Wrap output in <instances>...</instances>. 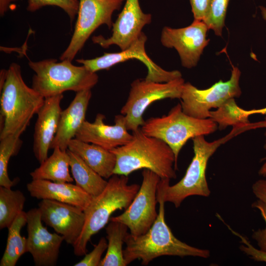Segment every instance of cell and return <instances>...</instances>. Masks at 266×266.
Here are the masks:
<instances>
[{"instance_id": "cell-28", "label": "cell", "mask_w": 266, "mask_h": 266, "mask_svg": "<svg viewBox=\"0 0 266 266\" xmlns=\"http://www.w3.org/2000/svg\"><path fill=\"white\" fill-rule=\"evenodd\" d=\"M26 129L23 128L0 139V186L11 188L15 184L9 177L7 167L10 158L18 154L22 146L20 136Z\"/></svg>"}, {"instance_id": "cell-7", "label": "cell", "mask_w": 266, "mask_h": 266, "mask_svg": "<svg viewBox=\"0 0 266 266\" xmlns=\"http://www.w3.org/2000/svg\"><path fill=\"white\" fill-rule=\"evenodd\" d=\"M243 128H233L229 135L213 142L207 141L204 135L192 138L194 156L183 177L176 184L170 186L169 179H166L164 191L165 202H170L176 208L183 201L192 196L208 197L210 191L206 179L208 161L217 148L231 138Z\"/></svg>"}, {"instance_id": "cell-1", "label": "cell", "mask_w": 266, "mask_h": 266, "mask_svg": "<svg viewBox=\"0 0 266 266\" xmlns=\"http://www.w3.org/2000/svg\"><path fill=\"white\" fill-rule=\"evenodd\" d=\"M166 179H161L157 187V198L159 204L158 216L150 229L144 234L134 236L128 233L123 250L126 266L134 260L148 265L154 259L163 256H186L207 258L210 251L192 246L177 239L166 223L165 216L164 191Z\"/></svg>"}, {"instance_id": "cell-22", "label": "cell", "mask_w": 266, "mask_h": 266, "mask_svg": "<svg viewBox=\"0 0 266 266\" xmlns=\"http://www.w3.org/2000/svg\"><path fill=\"white\" fill-rule=\"evenodd\" d=\"M69 156L59 147L53 148L52 155L30 174L33 180L43 179L54 182H71L73 178L69 172Z\"/></svg>"}, {"instance_id": "cell-2", "label": "cell", "mask_w": 266, "mask_h": 266, "mask_svg": "<svg viewBox=\"0 0 266 266\" xmlns=\"http://www.w3.org/2000/svg\"><path fill=\"white\" fill-rule=\"evenodd\" d=\"M132 135L126 144L110 150L116 157L114 174L128 176L135 170L147 169L161 179L176 178L175 156L166 143L145 134L140 128Z\"/></svg>"}, {"instance_id": "cell-20", "label": "cell", "mask_w": 266, "mask_h": 266, "mask_svg": "<svg viewBox=\"0 0 266 266\" xmlns=\"http://www.w3.org/2000/svg\"><path fill=\"white\" fill-rule=\"evenodd\" d=\"M31 196L40 200H51L74 205L83 211L93 197L76 185L69 182H54L33 180L27 184Z\"/></svg>"}, {"instance_id": "cell-21", "label": "cell", "mask_w": 266, "mask_h": 266, "mask_svg": "<svg viewBox=\"0 0 266 266\" xmlns=\"http://www.w3.org/2000/svg\"><path fill=\"white\" fill-rule=\"evenodd\" d=\"M68 149L78 155L103 178H109L114 174L116 157L110 150L76 138L70 141Z\"/></svg>"}, {"instance_id": "cell-29", "label": "cell", "mask_w": 266, "mask_h": 266, "mask_svg": "<svg viewBox=\"0 0 266 266\" xmlns=\"http://www.w3.org/2000/svg\"><path fill=\"white\" fill-rule=\"evenodd\" d=\"M230 0H212L209 11L203 21L218 36H221Z\"/></svg>"}, {"instance_id": "cell-27", "label": "cell", "mask_w": 266, "mask_h": 266, "mask_svg": "<svg viewBox=\"0 0 266 266\" xmlns=\"http://www.w3.org/2000/svg\"><path fill=\"white\" fill-rule=\"evenodd\" d=\"M26 199L20 190L0 186V229L8 228L23 211Z\"/></svg>"}, {"instance_id": "cell-32", "label": "cell", "mask_w": 266, "mask_h": 266, "mask_svg": "<svg viewBox=\"0 0 266 266\" xmlns=\"http://www.w3.org/2000/svg\"><path fill=\"white\" fill-rule=\"evenodd\" d=\"M229 230L234 235L237 236L241 239V245L239 249L241 251L250 257L253 260L257 262H263L266 263V252L261 249L255 248L252 245L247 239L239 234L238 233L232 230L229 226H228Z\"/></svg>"}, {"instance_id": "cell-15", "label": "cell", "mask_w": 266, "mask_h": 266, "mask_svg": "<svg viewBox=\"0 0 266 266\" xmlns=\"http://www.w3.org/2000/svg\"><path fill=\"white\" fill-rule=\"evenodd\" d=\"M38 208L42 221L73 246L84 228V211L71 204L47 199L41 200Z\"/></svg>"}, {"instance_id": "cell-9", "label": "cell", "mask_w": 266, "mask_h": 266, "mask_svg": "<svg viewBox=\"0 0 266 266\" xmlns=\"http://www.w3.org/2000/svg\"><path fill=\"white\" fill-rule=\"evenodd\" d=\"M232 66L229 80H220L208 89H199L189 82L185 83L180 98L183 111L196 118H208L211 108H218L229 99L239 97L241 72L238 67L232 64Z\"/></svg>"}, {"instance_id": "cell-13", "label": "cell", "mask_w": 266, "mask_h": 266, "mask_svg": "<svg viewBox=\"0 0 266 266\" xmlns=\"http://www.w3.org/2000/svg\"><path fill=\"white\" fill-rule=\"evenodd\" d=\"M209 30L202 21L194 20L189 26L173 29L165 26L161 35L162 45L177 51L182 66L191 68L197 66L204 48L209 43L206 33Z\"/></svg>"}, {"instance_id": "cell-31", "label": "cell", "mask_w": 266, "mask_h": 266, "mask_svg": "<svg viewBox=\"0 0 266 266\" xmlns=\"http://www.w3.org/2000/svg\"><path fill=\"white\" fill-rule=\"evenodd\" d=\"M107 248L106 238L102 237L94 249L79 262L74 265V266H99L101 260L102 255Z\"/></svg>"}, {"instance_id": "cell-30", "label": "cell", "mask_w": 266, "mask_h": 266, "mask_svg": "<svg viewBox=\"0 0 266 266\" xmlns=\"http://www.w3.org/2000/svg\"><path fill=\"white\" fill-rule=\"evenodd\" d=\"M79 4L78 0H28L27 10L34 12L45 6H58L67 14L72 22L77 15Z\"/></svg>"}, {"instance_id": "cell-25", "label": "cell", "mask_w": 266, "mask_h": 266, "mask_svg": "<svg viewBox=\"0 0 266 266\" xmlns=\"http://www.w3.org/2000/svg\"><path fill=\"white\" fill-rule=\"evenodd\" d=\"M128 230V227L123 223L110 221L105 228L108 240L107 251L99 266H126L122 247Z\"/></svg>"}, {"instance_id": "cell-23", "label": "cell", "mask_w": 266, "mask_h": 266, "mask_svg": "<svg viewBox=\"0 0 266 266\" xmlns=\"http://www.w3.org/2000/svg\"><path fill=\"white\" fill-rule=\"evenodd\" d=\"M69 166L76 185L92 197L100 194L108 181L91 168L78 155L67 150Z\"/></svg>"}, {"instance_id": "cell-3", "label": "cell", "mask_w": 266, "mask_h": 266, "mask_svg": "<svg viewBox=\"0 0 266 266\" xmlns=\"http://www.w3.org/2000/svg\"><path fill=\"white\" fill-rule=\"evenodd\" d=\"M45 98L24 82L20 66L12 63L0 89V139L29 126Z\"/></svg>"}, {"instance_id": "cell-40", "label": "cell", "mask_w": 266, "mask_h": 266, "mask_svg": "<svg viewBox=\"0 0 266 266\" xmlns=\"http://www.w3.org/2000/svg\"><path fill=\"white\" fill-rule=\"evenodd\" d=\"M265 123H266V118H265ZM265 136L266 137V133H265Z\"/></svg>"}, {"instance_id": "cell-39", "label": "cell", "mask_w": 266, "mask_h": 266, "mask_svg": "<svg viewBox=\"0 0 266 266\" xmlns=\"http://www.w3.org/2000/svg\"><path fill=\"white\" fill-rule=\"evenodd\" d=\"M260 8L261 10V13L263 16V18L265 20H266V7L261 6Z\"/></svg>"}, {"instance_id": "cell-6", "label": "cell", "mask_w": 266, "mask_h": 266, "mask_svg": "<svg viewBox=\"0 0 266 266\" xmlns=\"http://www.w3.org/2000/svg\"><path fill=\"white\" fill-rule=\"evenodd\" d=\"M216 123L210 118L198 119L185 114L178 103L167 115L151 117L140 128L145 134L161 139L172 149L176 164L180 150L190 138L215 132Z\"/></svg>"}, {"instance_id": "cell-14", "label": "cell", "mask_w": 266, "mask_h": 266, "mask_svg": "<svg viewBox=\"0 0 266 266\" xmlns=\"http://www.w3.org/2000/svg\"><path fill=\"white\" fill-rule=\"evenodd\" d=\"M151 21V15L142 11L138 0H126L122 11L113 23L111 36L108 38L101 35L94 36L92 40L104 48L116 45L123 50L130 46L142 32L143 28Z\"/></svg>"}, {"instance_id": "cell-12", "label": "cell", "mask_w": 266, "mask_h": 266, "mask_svg": "<svg viewBox=\"0 0 266 266\" xmlns=\"http://www.w3.org/2000/svg\"><path fill=\"white\" fill-rule=\"evenodd\" d=\"M147 37L142 32L127 49L116 53H104L103 55L92 59H78L76 61L89 70L96 72L108 69L111 66L130 59H137L143 63L147 68L145 79L157 82H166L182 77L178 70L167 71L156 64L147 55L145 43Z\"/></svg>"}, {"instance_id": "cell-35", "label": "cell", "mask_w": 266, "mask_h": 266, "mask_svg": "<svg viewBox=\"0 0 266 266\" xmlns=\"http://www.w3.org/2000/svg\"><path fill=\"white\" fill-rule=\"evenodd\" d=\"M252 192L256 197L266 203V179L256 181L252 186Z\"/></svg>"}, {"instance_id": "cell-38", "label": "cell", "mask_w": 266, "mask_h": 266, "mask_svg": "<svg viewBox=\"0 0 266 266\" xmlns=\"http://www.w3.org/2000/svg\"><path fill=\"white\" fill-rule=\"evenodd\" d=\"M264 148L266 149V144L264 146ZM262 160H265L266 162L264 163L263 165L260 168L259 171V174L263 176H266V157L262 159Z\"/></svg>"}, {"instance_id": "cell-24", "label": "cell", "mask_w": 266, "mask_h": 266, "mask_svg": "<svg viewBox=\"0 0 266 266\" xmlns=\"http://www.w3.org/2000/svg\"><path fill=\"white\" fill-rule=\"evenodd\" d=\"M27 223V212L23 211L8 228L6 246L0 261V266H15L20 257L28 252L27 238L21 234L22 228Z\"/></svg>"}, {"instance_id": "cell-37", "label": "cell", "mask_w": 266, "mask_h": 266, "mask_svg": "<svg viewBox=\"0 0 266 266\" xmlns=\"http://www.w3.org/2000/svg\"><path fill=\"white\" fill-rule=\"evenodd\" d=\"M245 112L250 116V115L254 114H261L266 115V107L259 109H252L250 110H245Z\"/></svg>"}, {"instance_id": "cell-36", "label": "cell", "mask_w": 266, "mask_h": 266, "mask_svg": "<svg viewBox=\"0 0 266 266\" xmlns=\"http://www.w3.org/2000/svg\"><path fill=\"white\" fill-rule=\"evenodd\" d=\"M17 0H0V14L1 16L4 15L5 13L9 9V6L12 2Z\"/></svg>"}, {"instance_id": "cell-8", "label": "cell", "mask_w": 266, "mask_h": 266, "mask_svg": "<svg viewBox=\"0 0 266 266\" xmlns=\"http://www.w3.org/2000/svg\"><path fill=\"white\" fill-rule=\"evenodd\" d=\"M184 83L182 77L166 82L145 79L134 80L126 102L120 110L125 117L127 129L133 132L144 124L143 114L152 103L167 98L180 99Z\"/></svg>"}, {"instance_id": "cell-11", "label": "cell", "mask_w": 266, "mask_h": 266, "mask_svg": "<svg viewBox=\"0 0 266 266\" xmlns=\"http://www.w3.org/2000/svg\"><path fill=\"white\" fill-rule=\"evenodd\" d=\"M142 182L129 206L121 214L110 217V221L126 225L134 236L145 233L151 228L158 213L156 211L157 187L161 178L155 173L143 169Z\"/></svg>"}, {"instance_id": "cell-26", "label": "cell", "mask_w": 266, "mask_h": 266, "mask_svg": "<svg viewBox=\"0 0 266 266\" xmlns=\"http://www.w3.org/2000/svg\"><path fill=\"white\" fill-rule=\"evenodd\" d=\"M249 115L245 110L239 107L234 99L226 101L215 111H210L209 118L218 125L220 130L225 129L228 126L243 128L250 126Z\"/></svg>"}, {"instance_id": "cell-19", "label": "cell", "mask_w": 266, "mask_h": 266, "mask_svg": "<svg viewBox=\"0 0 266 266\" xmlns=\"http://www.w3.org/2000/svg\"><path fill=\"white\" fill-rule=\"evenodd\" d=\"M92 97L91 89L76 92L69 106L61 111L57 131L50 149L58 146L63 151L68 149L70 141L86 120V111Z\"/></svg>"}, {"instance_id": "cell-18", "label": "cell", "mask_w": 266, "mask_h": 266, "mask_svg": "<svg viewBox=\"0 0 266 266\" xmlns=\"http://www.w3.org/2000/svg\"><path fill=\"white\" fill-rule=\"evenodd\" d=\"M63 97V94H60L45 98L43 104L37 113L33 152L40 164L48 158V150L56 134L62 111L60 105Z\"/></svg>"}, {"instance_id": "cell-16", "label": "cell", "mask_w": 266, "mask_h": 266, "mask_svg": "<svg viewBox=\"0 0 266 266\" xmlns=\"http://www.w3.org/2000/svg\"><path fill=\"white\" fill-rule=\"evenodd\" d=\"M27 214L28 251L36 266H54L57 264L60 248L64 238L51 233L42 224L38 208L30 209Z\"/></svg>"}, {"instance_id": "cell-17", "label": "cell", "mask_w": 266, "mask_h": 266, "mask_svg": "<svg viewBox=\"0 0 266 266\" xmlns=\"http://www.w3.org/2000/svg\"><path fill=\"white\" fill-rule=\"evenodd\" d=\"M105 118L103 114L98 113L94 122L85 120L75 138L108 150L124 145L130 141L133 135L128 132L124 115H116L113 125L105 124L103 121Z\"/></svg>"}, {"instance_id": "cell-4", "label": "cell", "mask_w": 266, "mask_h": 266, "mask_svg": "<svg viewBox=\"0 0 266 266\" xmlns=\"http://www.w3.org/2000/svg\"><path fill=\"white\" fill-rule=\"evenodd\" d=\"M128 176L113 174L104 190L93 197L84 210L85 221L79 238L72 246L77 256L85 255L87 245L91 237L108 223L111 215L117 210H126L137 193V184H128Z\"/></svg>"}, {"instance_id": "cell-33", "label": "cell", "mask_w": 266, "mask_h": 266, "mask_svg": "<svg viewBox=\"0 0 266 266\" xmlns=\"http://www.w3.org/2000/svg\"><path fill=\"white\" fill-rule=\"evenodd\" d=\"M252 206L259 210L265 223V228L254 232L253 238L257 242L259 249L266 252V203L260 200L254 202Z\"/></svg>"}, {"instance_id": "cell-5", "label": "cell", "mask_w": 266, "mask_h": 266, "mask_svg": "<svg viewBox=\"0 0 266 266\" xmlns=\"http://www.w3.org/2000/svg\"><path fill=\"white\" fill-rule=\"evenodd\" d=\"M29 67L35 72L32 86L44 98L66 91L78 92L92 89L98 82L99 77L84 66H76L67 60L57 62L54 59L40 61H29Z\"/></svg>"}, {"instance_id": "cell-10", "label": "cell", "mask_w": 266, "mask_h": 266, "mask_svg": "<svg viewBox=\"0 0 266 266\" xmlns=\"http://www.w3.org/2000/svg\"><path fill=\"white\" fill-rule=\"evenodd\" d=\"M125 0H79L77 19L70 42L61 56L60 60L72 61L82 49L92 33L100 26L110 29L112 16Z\"/></svg>"}, {"instance_id": "cell-34", "label": "cell", "mask_w": 266, "mask_h": 266, "mask_svg": "<svg viewBox=\"0 0 266 266\" xmlns=\"http://www.w3.org/2000/svg\"><path fill=\"white\" fill-rule=\"evenodd\" d=\"M212 0H190L194 20L203 21L206 17Z\"/></svg>"}]
</instances>
